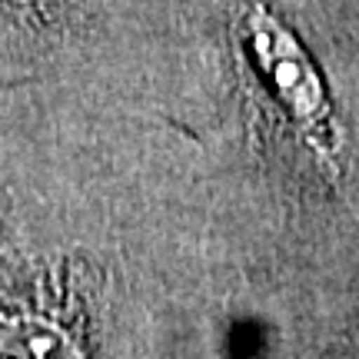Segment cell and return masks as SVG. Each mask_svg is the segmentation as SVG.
I'll return each mask as SVG.
<instances>
[{
    "label": "cell",
    "instance_id": "cell-1",
    "mask_svg": "<svg viewBox=\"0 0 359 359\" xmlns=\"http://www.w3.org/2000/svg\"><path fill=\"white\" fill-rule=\"evenodd\" d=\"M243 34L246 50L253 57L259 77L266 80L273 97L280 100V107L306 133L323 137L330 130V120H333V103L326 97L320 70L313 67L309 53L303 50L296 34L257 0L246 4Z\"/></svg>",
    "mask_w": 359,
    "mask_h": 359
}]
</instances>
